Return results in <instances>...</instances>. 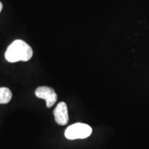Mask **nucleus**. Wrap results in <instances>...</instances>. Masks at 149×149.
Masks as SVG:
<instances>
[{"mask_svg": "<svg viewBox=\"0 0 149 149\" xmlns=\"http://www.w3.org/2000/svg\"><path fill=\"white\" fill-rule=\"evenodd\" d=\"M33 51L31 46L22 40H17L7 48L5 58L8 62L28 61L32 58Z\"/></svg>", "mask_w": 149, "mask_h": 149, "instance_id": "obj_1", "label": "nucleus"}, {"mask_svg": "<svg viewBox=\"0 0 149 149\" xmlns=\"http://www.w3.org/2000/svg\"><path fill=\"white\" fill-rule=\"evenodd\" d=\"M92 133V128L88 124L77 123L68 126L65 130V137L68 139H85Z\"/></svg>", "mask_w": 149, "mask_h": 149, "instance_id": "obj_2", "label": "nucleus"}, {"mask_svg": "<svg viewBox=\"0 0 149 149\" xmlns=\"http://www.w3.org/2000/svg\"><path fill=\"white\" fill-rule=\"evenodd\" d=\"M37 97L43 99L46 102V107L51 108L56 103L57 100V95L53 88L48 86L38 87L35 92Z\"/></svg>", "mask_w": 149, "mask_h": 149, "instance_id": "obj_3", "label": "nucleus"}, {"mask_svg": "<svg viewBox=\"0 0 149 149\" xmlns=\"http://www.w3.org/2000/svg\"><path fill=\"white\" fill-rule=\"evenodd\" d=\"M55 122L60 126H64L68 124L69 116L68 113V107L65 102H59L53 111Z\"/></svg>", "mask_w": 149, "mask_h": 149, "instance_id": "obj_4", "label": "nucleus"}, {"mask_svg": "<svg viewBox=\"0 0 149 149\" xmlns=\"http://www.w3.org/2000/svg\"><path fill=\"white\" fill-rule=\"evenodd\" d=\"M11 91L6 87H0V104H8L12 99Z\"/></svg>", "mask_w": 149, "mask_h": 149, "instance_id": "obj_5", "label": "nucleus"}, {"mask_svg": "<svg viewBox=\"0 0 149 149\" xmlns=\"http://www.w3.org/2000/svg\"><path fill=\"white\" fill-rule=\"evenodd\" d=\"M2 8H3V4H2V3L0 1V13L1 12V10H2Z\"/></svg>", "mask_w": 149, "mask_h": 149, "instance_id": "obj_6", "label": "nucleus"}]
</instances>
